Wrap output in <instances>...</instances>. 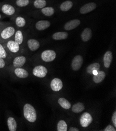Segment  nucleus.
Segmentation results:
<instances>
[{"mask_svg": "<svg viewBox=\"0 0 116 131\" xmlns=\"http://www.w3.org/2000/svg\"><path fill=\"white\" fill-rule=\"evenodd\" d=\"M111 121L113 124L114 127L115 128L116 127V111H114L113 113V114L111 117Z\"/></svg>", "mask_w": 116, "mask_h": 131, "instance_id": "33", "label": "nucleus"}, {"mask_svg": "<svg viewBox=\"0 0 116 131\" xmlns=\"http://www.w3.org/2000/svg\"><path fill=\"white\" fill-rule=\"evenodd\" d=\"M85 109L84 104L82 102H77L72 106L71 110L73 113H79L83 112Z\"/></svg>", "mask_w": 116, "mask_h": 131, "instance_id": "29", "label": "nucleus"}, {"mask_svg": "<svg viewBox=\"0 0 116 131\" xmlns=\"http://www.w3.org/2000/svg\"><path fill=\"white\" fill-rule=\"evenodd\" d=\"M41 60L46 63L51 62L54 61L57 56L56 52L55 50L51 49H47L43 51L40 54Z\"/></svg>", "mask_w": 116, "mask_h": 131, "instance_id": "11", "label": "nucleus"}, {"mask_svg": "<svg viewBox=\"0 0 116 131\" xmlns=\"http://www.w3.org/2000/svg\"><path fill=\"white\" fill-rule=\"evenodd\" d=\"M11 18L13 21L12 24L15 25L17 29H23L26 28L29 24V20L28 17L19 14V13Z\"/></svg>", "mask_w": 116, "mask_h": 131, "instance_id": "6", "label": "nucleus"}, {"mask_svg": "<svg viewBox=\"0 0 116 131\" xmlns=\"http://www.w3.org/2000/svg\"><path fill=\"white\" fill-rule=\"evenodd\" d=\"M9 22H3V21H0V32L2 31L3 28L5 27L6 25H7Z\"/></svg>", "mask_w": 116, "mask_h": 131, "instance_id": "35", "label": "nucleus"}, {"mask_svg": "<svg viewBox=\"0 0 116 131\" xmlns=\"http://www.w3.org/2000/svg\"><path fill=\"white\" fill-rule=\"evenodd\" d=\"M57 130L58 131H67L68 126L65 121L61 120L58 121L57 125Z\"/></svg>", "mask_w": 116, "mask_h": 131, "instance_id": "31", "label": "nucleus"}, {"mask_svg": "<svg viewBox=\"0 0 116 131\" xmlns=\"http://www.w3.org/2000/svg\"><path fill=\"white\" fill-rule=\"evenodd\" d=\"M27 57L23 54V53L15 56L12 57L9 64V68H11V69L17 68H22L27 63Z\"/></svg>", "mask_w": 116, "mask_h": 131, "instance_id": "8", "label": "nucleus"}, {"mask_svg": "<svg viewBox=\"0 0 116 131\" xmlns=\"http://www.w3.org/2000/svg\"><path fill=\"white\" fill-rule=\"evenodd\" d=\"M83 63V57L80 54L76 55L71 62V69L74 71H79L82 67Z\"/></svg>", "mask_w": 116, "mask_h": 131, "instance_id": "17", "label": "nucleus"}, {"mask_svg": "<svg viewBox=\"0 0 116 131\" xmlns=\"http://www.w3.org/2000/svg\"><path fill=\"white\" fill-rule=\"evenodd\" d=\"M58 103L60 105V106L64 109L68 110L71 108V103L69 102L68 100H67L65 98L61 97L59 98L58 100Z\"/></svg>", "mask_w": 116, "mask_h": 131, "instance_id": "30", "label": "nucleus"}, {"mask_svg": "<svg viewBox=\"0 0 116 131\" xmlns=\"http://www.w3.org/2000/svg\"><path fill=\"white\" fill-rule=\"evenodd\" d=\"M100 68V65L97 62L92 63L86 68V72L87 74L90 75L95 74L99 70Z\"/></svg>", "mask_w": 116, "mask_h": 131, "instance_id": "25", "label": "nucleus"}, {"mask_svg": "<svg viewBox=\"0 0 116 131\" xmlns=\"http://www.w3.org/2000/svg\"><path fill=\"white\" fill-rule=\"evenodd\" d=\"M32 73L34 77L43 78L46 76L48 73V70L42 65H38L33 68Z\"/></svg>", "mask_w": 116, "mask_h": 131, "instance_id": "15", "label": "nucleus"}, {"mask_svg": "<svg viewBox=\"0 0 116 131\" xmlns=\"http://www.w3.org/2000/svg\"><path fill=\"white\" fill-rule=\"evenodd\" d=\"M56 2V0H32L28 9L31 10V11L40 9L47 6L54 5Z\"/></svg>", "mask_w": 116, "mask_h": 131, "instance_id": "7", "label": "nucleus"}, {"mask_svg": "<svg viewBox=\"0 0 116 131\" xmlns=\"http://www.w3.org/2000/svg\"><path fill=\"white\" fill-rule=\"evenodd\" d=\"M68 37V33L66 31H58L54 33L51 38L54 40L59 41L65 40Z\"/></svg>", "mask_w": 116, "mask_h": 131, "instance_id": "27", "label": "nucleus"}, {"mask_svg": "<svg viewBox=\"0 0 116 131\" xmlns=\"http://www.w3.org/2000/svg\"><path fill=\"white\" fill-rule=\"evenodd\" d=\"M69 131H79V128L75 127H71L69 129Z\"/></svg>", "mask_w": 116, "mask_h": 131, "instance_id": "36", "label": "nucleus"}, {"mask_svg": "<svg viewBox=\"0 0 116 131\" xmlns=\"http://www.w3.org/2000/svg\"><path fill=\"white\" fill-rule=\"evenodd\" d=\"M26 38V34L23 29H16L15 34L12 37L14 40L23 48L24 47Z\"/></svg>", "mask_w": 116, "mask_h": 131, "instance_id": "12", "label": "nucleus"}, {"mask_svg": "<svg viewBox=\"0 0 116 131\" xmlns=\"http://www.w3.org/2000/svg\"><path fill=\"white\" fill-rule=\"evenodd\" d=\"M56 7L51 5L47 6L43 8L40 9L35 10L31 11L29 12L30 14H31L33 16H37L38 15H40L41 16L45 17H49L53 16L56 13Z\"/></svg>", "mask_w": 116, "mask_h": 131, "instance_id": "5", "label": "nucleus"}, {"mask_svg": "<svg viewBox=\"0 0 116 131\" xmlns=\"http://www.w3.org/2000/svg\"><path fill=\"white\" fill-rule=\"evenodd\" d=\"M51 89L55 92H58L61 90L63 87V83L59 78H54L50 83Z\"/></svg>", "mask_w": 116, "mask_h": 131, "instance_id": "22", "label": "nucleus"}, {"mask_svg": "<svg viewBox=\"0 0 116 131\" xmlns=\"http://www.w3.org/2000/svg\"><path fill=\"white\" fill-rule=\"evenodd\" d=\"M5 17V16L4 15H3L2 13H0V20L3 19V18H4Z\"/></svg>", "mask_w": 116, "mask_h": 131, "instance_id": "37", "label": "nucleus"}, {"mask_svg": "<svg viewBox=\"0 0 116 131\" xmlns=\"http://www.w3.org/2000/svg\"><path fill=\"white\" fill-rule=\"evenodd\" d=\"M103 130L104 131H115L116 129L114 127L111 125H109L107 126H106Z\"/></svg>", "mask_w": 116, "mask_h": 131, "instance_id": "34", "label": "nucleus"}, {"mask_svg": "<svg viewBox=\"0 0 116 131\" xmlns=\"http://www.w3.org/2000/svg\"><path fill=\"white\" fill-rule=\"evenodd\" d=\"M41 47L40 41L34 38H26L23 48H26L29 51L35 52Z\"/></svg>", "mask_w": 116, "mask_h": 131, "instance_id": "10", "label": "nucleus"}, {"mask_svg": "<svg viewBox=\"0 0 116 131\" xmlns=\"http://www.w3.org/2000/svg\"><path fill=\"white\" fill-rule=\"evenodd\" d=\"M76 5L74 0H65L58 4V9L62 13H66L71 10Z\"/></svg>", "mask_w": 116, "mask_h": 131, "instance_id": "14", "label": "nucleus"}, {"mask_svg": "<svg viewBox=\"0 0 116 131\" xmlns=\"http://www.w3.org/2000/svg\"><path fill=\"white\" fill-rule=\"evenodd\" d=\"M113 60V53L111 51H107L103 56V63L106 68H109Z\"/></svg>", "mask_w": 116, "mask_h": 131, "instance_id": "23", "label": "nucleus"}, {"mask_svg": "<svg viewBox=\"0 0 116 131\" xmlns=\"http://www.w3.org/2000/svg\"><path fill=\"white\" fill-rule=\"evenodd\" d=\"M16 29V27L12 23H9L6 25L0 32V43H3L12 38Z\"/></svg>", "mask_w": 116, "mask_h": 131, "instance_id": "1", "label": "nucleus"}, {"mask_svg": "<svg viewBox=\"0 0 116 131\" xmlns=\"http://www.w3.org/2000/svg\"><path fill=\"white\" fill-rule=\"evenodd\" d=\"M106 77V73L104 71H98L97 73L93 75V81L95 84H99L101 83Z\"/></svg>", "mask_w": 116, "mask_h": 131, "instance_id": "26", "label": "nucleus"}, {"mask_svg": "<svg viewBox=\"0 0 116 131\" xmlns=\"http://www.w3.org/2000/svg\"><path fill=\"white\" fill-rule=\"evenodd\" d=\"M0 57L5 60L9 64L12 56L6 48L3 43H0Z\"/></svg>", "mask_w": 116, "mask_h": 131, "instance_id": "21", "label": "nucleus"}, {"mask_svg": "<svg viewBox=\"0 0 116 131\" xmlns=\"http://www.w3.org/2000/svg\"><path fill=\"white\" fill-rule=\"evenodd\" d=\"M23 115L24 119L30 123H34L37 120V113L34 107L29 103L23 107Z\"/></svg>", "mask_w": 116, "mask_h": 131, "instance_id": "2", "label": "nucleus"}, {"mask_svg": "<svg viewBox=\"0 0 116 131\" xmlns=\"http://www.w3.org/2000/svg\"><path fill=\"white\" fill-rule=\"evenodd\" d=\"M8 129L9 131H16L17 129V123L14 117L9 116L7 120Z\"/></svg>", "mask_w": 116, "mask_h": 131, "instance_id": "28", "label": "nucleus"}, {"mask_svg": "<svg viewBox=\"0 0 116 131\" xmlns=\"http://www.w3.org/2000/svg\"><path fill=\"white\" fill-rule=\"evenodd\" d=\"M51 25L50 22L48 20H37L34 25V29L38 31L45 30L48 28Z\"/></svg>", "mask_w": 116, "mask_h": 131, "instance_id": "19", "label": "nucleus"}, {"mask_svg": "<svg viewBox=\"0 0 116 131\" xmlns=\"http://www.w3.org/2000/svg\"><path fill=\"white\" fill-rule=\"evenodd\" d=\"M3 44L9 53L13 57L24 53L25 52L24 48L17 43L12 38L6 41Z\"/></svg>", "mask_w": 116, "mask_h": 131, "instance_id": "3", "label": "nucleus"}, {"mask_svg": "<svg viewBox=\"0 0 116 131\" xmlns=\"http://www.w3.org/2000/svg\"><path fill=\"white\" fill-rule=\"evenodd\" d=\"M4 1L11 4L20 10L21 9H28L32 0H4Z\"/></svg>", "mask_w": 116, "mask_h": 131, "instance_id": "9", "label": "nucleus"}, {"mask_svg": "<svg viewBox=\"0 0 116 131\" xmlns=\"http://www.w3.org/2000/svg\"><path fill=\"white\" fill-rule=\"evenodd\" d=\"M92 35L93 34L92 29L90 28L87 27L84 28L82 31L80 35V38L83 42H87L91 40L92 37Z\"/></svg>", "mask_w": 116, "mask_h": 131, "instance_id": "24", "label": "nucleus"}, {"mask_svg": "<svg viewBox=\"0 0 116 131\" xmlns=\"http://www.w3.org/2000/svg\"><path fill=\"white\" fill-rule=\"evenodd\" d=\"M9 67V63L4 59L0 57V70H5Z\"/></svg>", "mask_w": 116, "mask_h": 131, "instance_id": "32", "label": "nucleus"}, {"mask_svg": "<svg viewBox=\"0 0 116 131\" xmlns=\"http://www.w3.org/2000/svg\"><path fill=\"white\" fill-rule=\"evenodd\" d=\"M93 119L92 115L88 112H84L80 116V124L83 128L87 127L93 122Z\"/></svg>", "mask_w": 116, "mask_h": 131, "instance_id": "16", "label": "nucleus"}, {"mask_svg": "<svg viewBox=\"0 0 116 131\" xmlns=\"http://www.w3.org/2000/svg\"><path fill=\"white\" fill-rule=\"evenodd\" d=\"M12 74L19 79H26L29 76V72L24 68H17L11 69Z\"/></svg>", "mask_w": 116, "mask_h": 131, "instance_id": "18", "label": "nucleus"}, {"mask_svg": "<svg viewBox=\"0 0 116 131\" xmlns=\"http://www.w3.org/2000/svg\"><path fill=\"white\" fill-rule=\"evenodd\" d=\"M81 24V20L79 19H74L68 21L63 26V29L66 31H70L77 28Z\"/></svg>", "mask_w": 116, "mask_h": 131, "instance_id": "20", "label": "nucleus"}, {"mask_svg": "<svg viewBox=\"0 0 116 131\" xmlns=\"http://www.w3.org/2000/svg\"><path fill=\"white\" fill-rule=\"evenodd\" d=\"M97 6L98 4L96 2H88L83 4V5L79 8V12L82 15L86 14L96 9Z\"/></svg>", "mask_w": 116, "mask_h": 131, "instance_id": "13", "label": "nucleus"}, {"mask_svg": "<svg viewBox=\"0 0 116 131\" xmlns=\"http://www.w3.org/2000/svg\"><path fill=\"white\" fill-rule=\"evenodd\" d=\"M20 10L16 8L14 6L6 2H0V12L5 16L9 17H13Z\"/></svg>", "mask_w": 116, "mask_h": 131, "instance_id": "4", "label": "nucleus"}]
</instances>
